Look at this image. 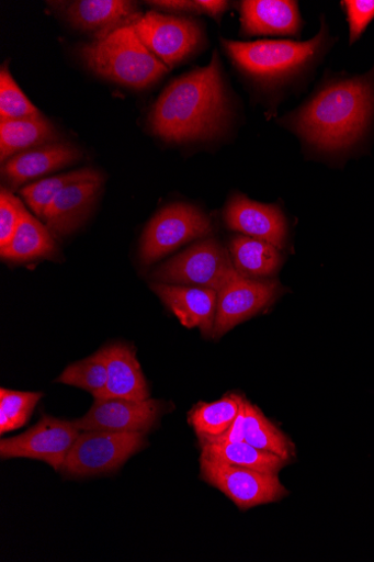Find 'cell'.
Returning <instances> with one entry per match:
<instances>
[{"mask_svg":"<svg viewBox=\"0 0 374 562\" xmlns=\"http://www.w3.org/2000/svg\"><path fill=\"white\" fill-rule=\"evenodd\" d=\"M284 122L317 150L343 153L354 148L374 122V69L363 76L329 80Z\"/></svg>","mask_w":374,"mask_h":562,"instance_id":"obj_1","label":"cell"},{"mask_svg":"<svg viewBox=\"0 0 374 562\" xmlns=\"http://www.w3.org/2000/svg\"><path fill=\"white\" fill-rule=\"evenodd\" d=\"M230 100L216 50L211 63L172 81L155 102L151 132L171 143L216 138L230 121Z\"/></svg>","mask_w":374,"mask_h":562,"instance_id":"obj_2","label":"cell"},{"mask_svg":"<svg viewBox=\"0 0 374 562\" xmlns=\"http://www.w3.org/2000/svg\"><path fill=\"white\" fill-rule=\"evenodd\" d=\"M237 68L267 90H279L305 76L327 54L331 38L327 25L306 41L239 42L222 40Z\"/></svg>","mask_w":374,"mask_h":562,"instance_id":"obj_3","label":"cell"},{"mask_svg":"<svg viewBox=\"0 0 374 562\" xmlns=\"http://www.w3.org/2000/svg\"><path fill=\"white\" fill-rule=\"evenodd\" d=\"M80 57L95 75L135 89L146 88L170 71L145 46L133 24L82 45Z\"/></svg>","mask_w":374,"mask_h":562,"instance_id":"obj_4","label":"cell"},{"mask_svg":"<svg viewBox=\"0 0 374 562\" xmlns=\"http://www.w3.org/2000/svg\"><path fill=\"white\" fill-rule=\"evenodd\" d=\"M239 277L229 249L215 238L201 240L154 273L158 283L207 288L217 292Z\"/></svg>","mask_w":374,"mask_h":562,"instance_id":"obj_5","label":"cell"},{"mask_svg":"<svg viewBox=\"0 0 374 562\" xmlns=\"http://www.w3.org/2000/svg\"><path fill=\"white\" fill-rule=\"evenodd\" d=\"M143 432L82 431L71 448L61 472L84 479L118 471L145 448Z\"/></svg>","mask_w":374,"mask_h":562,"instance_id":"obj_6","label":"cell"},{"mask_svg":"<svg viewBox=\"0 0 374 562\" xmlns=\"http://www.w3.org/2000/svg\"><path fill=\"white\" fill-rule=\"evenodd\" d=\"M209 218L192 204L178 202L158 212L140 241V260L151 265L179 247L212 234Z\"/></svg>","mask_w":374,"mask_h":562,"instance_id":"obj_7","label":"cell"},{"mask_svg":"<svg viewBox=\"0 0 374 562\" xmlns=\"http://www.w3.org/2000/svg\"><path fill=\"white\" fill-rule=\"evenodd\" d=\"M133 26L150 53L168 68L192 57L203 43L202 27L191 18L152 11Z\"/></svg>","mask_w":374,"mask_h":562,"instance_id":"obj_8","label":"cell"},{"mask_svg":"<svg viewBox=\"0 0 374 562\" xmlns=\"http://www.w3.org/2000/svg\"><path fill=\"white\" fill-rule=\"evenodd\" d=\"M80 434L73 422L44 416L24 434L0 441V457L36 459L60 472Z\"/></svg>","mask_w":374,"mask_h":562,"instance_id":"obj_9","label":"cell"},{"mask_svg":"<svg viewBox=\"0 0 374 562\" xmlns=\"http://www.w3.org/2000/svg\"><path fill=\"white\" fill-rule=\"evenodd\" d=\"M201 479L228 496L240 509L277 502L287 491L279 474L262 473L201 458Z\"/></svg>","mask_w":374,"mask_h":562,"instance_id":"obj_10","label":"cell"},{"mask_svg":"<svg viewBox=\"0 0 374 562\" xmlns=\"http://www.w3.org/2000/svg\"><path fill=\"white\" fill-rule=\"evenodd\" d=\"M162 402L148 398L94 400L87 415L73 422L80 431H114L147 434L163 412Z\"/></svg>","mask_w":374,"mask_h":562,"instance_id":"obj_11","label":"cell"},{"mask_svg":"<svg viewBox=\"0 0 374 562\" xmlns=\"http://www.w3.org/2000/svg\"><path fill=\"white\" fill-rule=\"evenodd\" d=\"M275 281H259L239 277L218 292V308L213 337H222L237 325L253 317L276 297Z\"/></svg>","mask_w":374,"mask_h":562,"instance_id":"obj_12","label":"cell"},{"mask_svg":"<svg viewBox=\"0 0 374 562\" xmlns=\"http://www.w3.org/2000/svg\"><path fill=\"white\" fill-rule=\"evenodd\" d=\"M225 221L229 229L245 236L269 241L279 249L286 245V220L274 204H263L243 194H235L227 204Z\"/></svg>","mask_w":374,"mask_h":562,"instance_id":"obj_13","label":"cell"},{"mask_svg":"<svg viewBox=\"0 0 374 562\" xmlns=\"http://www.w3.org/2000/svg\"><path fill=\"white\" fill-rule=\"evenodd\" d=\"M152 291L186 328H199L213 337L218 308V292L199 286L154 283Z\"/></svg>","mask_w":374,"mask_h":562,"instance_id":"obj_14","label":"cell"},{"mask_svg":"<svg viewBox=\"0 0 374 562\" xmlns=\"http://www.w3.org/2000/svg\"><path fill=\"white\" fill-rule=\"evenodd\" d=\"M103 178L76 182L53 200L42 222L55 238L78 231L88 220L101 193Z\"/></svg>","mask_w":374,"mask_h":562,"instance_id":"obj_15","label":"cell"},{"mask_svg":"<svg viewBox=\"0 0 374 562\" xmlns=\"http://www.w3.org/2000/svg\"><path fill=\"white\" fill-rule=\"evenodd\" d=\"M82 157V151L70 143H53L20 153L3 164L7 181L19 188L34 179L67 168Z\"/></svg>","mask_w":374,"mask_h":562,"instance_id":"obj_16","label":"cell"},{"mask_svg":"<svg viewBox=\"0 0 374 562\" xmlns=\"http://www.w3.org/2000/svg\"><path fill=\"white\" fill-rule=\"evenodd\" d=\"M66 15L75 27L94 33V40L132 25L141 16L136 3L127 0H79L68 3Z\"/></svg>","mask_w":374,"mask_h":562,"instance_id":"obj_17","label":"cell"},{"mask_svg":"<svg viewBox=\"0 0 374 562\" xmlns=\"http://www.w3.org/2000/svg\"><path fill=\"white\" fill-rule=\"evenodd\" d=\"M241 31L246 35H297L302 18L292 0H246L240 4Z\"/></svg>","mask_w":374,"mask_h":562,"instance_id":"obj_18","label":"cell"},{"mask_svg":"<svg viewBox=\"0 0 374 562\" xmlns=\"http://www.w3.org/2000/svg\"><path fill=\"white\" fill-rule=\"evenodd\" d=\"M109 382L94 400L124 398L145 401L150 398L149 389L133 347L114 344L104 347Z\"/></svg>","mask_w":374,"mask_h":562,"instance_id":"obj_19","label":"cell"},{"mask_svg":"<svg viewBox=\"0 0 374 562\" xmlns=\"http://www.w3.org/2000/svg\"><path fill=\"white\" fill-rule=\"evenodd\" d=\"M57 252L55 236L26 210L12 240L5 248L0 249L2 259L13 263L52 259Z\"/></svg>","mask_w":374,"mask_h":562,"instance_id":"obj_20","label":"cell"},{"mask_svg":"<svg viewBox=\"0 0 374 562\" xmlns=\"http://www.w3.org/2000/svg\"><path fill=\"white\" fill-rule=\"evenodd\" d=\"M60 135L46 119L0 122V160L5 164L25 150L58 143Z\"/></svg>","mask_w":374,"mask_h":562,"instance_id":"obj_21","label":"cell"},{"mask_svg":"<svg viewBox=\"0 0 374 562\" xmlns=\"http://www.w3.org/2000/svg\"><path fill=\"white\" fill-rule=\"evenodd\" d=\"M229 251L237 272L247 279L271 277L283 262L281 249L276 246L245 235L230 240Z\"/></svg>","mask_w":374,"mask_h":562,"instance_id":"obj_22","label":"cell"},{"mask_svg":"<svg viewBox=\"0 0 374 562\" xmlns=\"http://www.w3.org/2000/svg\"><path fill=\"white\" fill-rule=\"evenodd\" d=\"M200 446L201 458L262 473L279 474L287 462L282 457L260 450L246 441L235 443L200 441Z\"/></svg>","mask_w":374,"mask_h":562,"instance_id":"obj_23","label":"cell"},{"mask_svg":"<svg viewBox=\"0 0 374 562\" xmlns=\"http://www.w3.org/2000/svg\"><path fill=\"white\" fill-rule=\"evenodd\" d=\"M245 398L230 394L213 403H200L190 414V424L199 439L226 432L239 415Z\"/></svg>","mask_w":374,"mask_h":562,"instance_id":"obj_24","label":"cell"},{"mask_svg":"<svg viewBox=\"0 0 374 562\" xmlns=\"http://www.w3.org/2000/svg\"><path fill=\"white\" fill-rule=\"evenodd\" d=\"M101 178L103 177L94 169H81L27 184L21 190V194L29 207L42 220L53 200L67 187L76 182Z\"/></svg>","mask_w":374,"mask_h":562,"instance_id":"obj_25","label":"cell"},{"mask_svg":"<svg viewBox=\"0 0 374 562\" xmlns=\"http://www.w3.org/2000/svg\"><path fill=\"white\" fill-rule=\"evenodd\" d=\"M245 441L260 450L277 454L288 462L292 454L288 439L260 413L258 407L245 401Z\"/></svg>","mask_w":374,"mask_h":562,"instance_id":"obj_26","label":"cell"},{"mask_svg":"<svg viewBox=\"0 0 374 562\" xmlns=\"http://www.w3.org/2000/svg\"><path fill=\"white\" fill-rule=\"evenodd\" d=\"M57 382L90 392L92 396L99 394L109 382L104 347L88 359L69 366Z\"/></svg>","mask_w":374,"mask_h":562,"instance_id":"obj_27","label":"cell"},{"mask_svg":"<svg viewBox=\"0 0 374 562\" xmlns=\"http://www.w3.org/2000/svg\"><path fill=\"white\" fill-rule=\"evenodd\" d=\"M43 393L0 390V435L24 427Z\"/></svg>","mask_w":374,"mask_h":562,"instance_id":"obj_28","label":"cell"},{"mask_svg":"<svg viewBox=\"0 0 374 562\" xmlns=\"http://www.w3.org/2000/svg\"><path fill=\"white\" fill-rule=\"evenodd\" d=\"M42 116L13 79L7 64L3 65L0 69V122Z\"/></svg>","mask_w":374,"mask_h":562,"instance_id":"obj_29","label":"cell"},{"mask_svg":"<svg viewBox=\"0 0 374 562\" xmlns=\"http://www.w3.org/2000/svg\"><path fill=\"white\" fill-rule=\"evenodd\" d=\"M25 212L22 201L11 191L0 192V249L12 240Z\"/></svg>","mask_w":374,"mask_h":562,"instance_id":"obj_30","label":"cell"},{"mask_svg":"<svg viewBox=\"0 0 374 562\" xmlns=\"http://www.w3.org/2000/svg\"><path fill=\"white\" fill-rule=\"evenodd\" d=\"M341 7L347 16L352 45L374 21V0H344Z\"/></svg>","mask_w":374,"mask_h":562,"instance_id":"obj_31","label":"cell"},{"mask_svg":"<svg viewBox=\"0 0 374 562\" xmlns=\"http://www.w3.org/2000/svg\"><path fill=\"white\" fill-rule=\"evenodd\" d=\"M147 4L167 13H173L177 16L184 14L207 15V0H196V2H191V0H167V2L160 0V2H148Z\"/></svg>","mask_w":374,"mask_h":562,"instance_id":"obj_32","label":"cell"},{"mask_svg":"<svg viewBox=\"0 0 374 562\" xmlns=\"http://www.w3.org/2000/svg\"><path fill=\"white\" fill-rule=\"evenodd\" d=\"M245 401L240 407V412L238 417L231 427L218 437L207 438V439H199V441H205L211 443H235L245 441V422H246V408Z\"/></svg>","mask_w":374,"mask_h":562,"instance_id":"obj_33","label":"cell"}]
</instances>
